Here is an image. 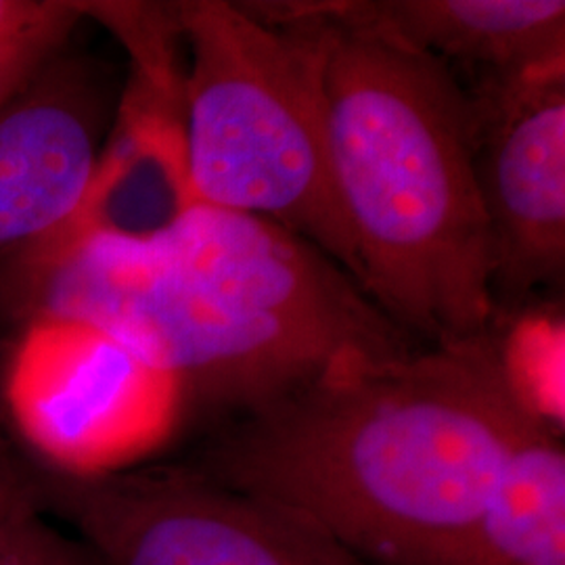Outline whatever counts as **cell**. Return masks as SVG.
<instances>
[{"instance_id":"6da1fadb","label":"cell","mask_w":565,"mask_h":565,"mask_svg":"<svg viewBox=\"0 0 565 565\" xmlns=\"http://www.w3.org/2000/svg\"><path fill=\"white\" fill-rule=\"evenodd\" d=\"M7 281L23 321L93 329L181 406L235 419L422 345L312 243L200 202L145 239L49 235L13 260Z\"/></svg>"},{"instance_id":"7a4b0ae2","label":"cell","mask_w":565,"mask_h":565,"mask_svg":"<svg viewBox=\"0 0 565 565\" xmlns=\"http://www.w3.org/2000/svg\"><path fill=\"white\" fill-rule=\"evenodd\" d=\"M539 404L497 333L354 364L235 419L191 465L369 565H443Z\"/></svg>"},{"instance_id":"3957f363","label":"cell","mask_w":565,"mask_h":565,"mask_svg":"<svg viewBox=\"0 0 565 565\" xmlns=\"http://www.w3.org/2000/svg\"><path fill=\"white\" fill-rule=\"evenodd\" d=\"M252 9L264 21L298 23L315 49L359 285L422 345L494 333L467 86L443 61L338 20L319 2Z\"/></svg>"},{"instance_id":"277c9868","label":"cell","mask_w":565,"mask_h":565,"mask_svg":"<svg viewBox=\"0 0 565 565\" xmlns=\"http://www.w3.org/2000/svg\"><path fill=\"white\" fill-rule=\"evenodd\" d=\"M174 13L189 51L181 132L195 202L282 226L356 279L306 32L243 2H174Z\"/></svg>"},{"instance_id":"5b68a950","label":"cell","mask_w":565,"mask_h":565,"mask_svg":"<svg viewBox=\"0 0 565 565\" xmlns=\"http://www.w3.org/2000/svg\"><path fill=\"white\" fill-rule=\"evenodd\" d=\"M30 478L36 507L105 565H369L287 509L195 467Z\"/></svg>"},{"instance_id":"8992f818","label":"cell","mask_w":565,"mask_h":565,"mask_svg":"<svg viewBox=\"0 0 565 565\" xmlns=\"http://www.w3.org/2000/svg\"><path fill=\"white\" fill-rule=\"evenodd\" d=\"M2 403L46 471L82 478L124 469L181 406L116 343L53 317L23 321L4 364Z\"/></svg>"},{"instance_id":"52a82bcc","label":"cell","mask_w":565,"mask_h":565,"mask_svg":"<svg viewBox=\"0 0 565 565\" xmlns=\"http://www.w3.org/2000/svg\"><path fill=\"white\" fill-rule=\"evenodd\" d=\"M473 163L501 312L565 275V67L467 88Z\"/></svg>"},{"instance_id":"ba28073f","label":"cell","mask_w":565,"mask_h":565,"mask_svg":"<svg viewBox=\"0 0 565 565\" xmlns=\"http://www.w3.org/2000/svg\"><path fill=\"white\" fill-rule=\"evenodd\" d=\"M102 90L60 55L0 107V264L76 216L102 158Z\"/></svg>"},{"instance_id":"9c48e42d","label":"cell","mask_w":565,"mask_h":565,"mask_svg":"<svg viewBox=\"0 0 565 565\" xmlns=\"http://www.w3.org/2000/svg\"><path fill=\"white\" fill-rule=\"evenodd\" d=\"M324 13L380 32L473 76L522 81L565 67L564 0H359Z\"/></svg>"},{"instance_id":"30bf717a","label":"cell","mask_w":565,"mask_h":565,"mask_svg":"<svg viewBox=\"0 0 565 565\" xmlns=\"http://www.w3.org/2000/svg\"><path fill=\"white\" fill-rule=\"evenodd\" d=\"M193 203L182 153L181 107L130 90L81 210L57 233L145 239L177 223Z\"/></svg>"},{"instance_id":"8fae6325","label":"cell","mask_w":565,"mask_h":565,"mask_svg":"<svg viewBox=\"0 0 565 565\" xmlns=\"http://www.w3.org/2000/svg\"><path fill=\"white\" fill-rule=\"evenodd\" d=\"M443 565H565V450L532 415L482 511Z\"/></svg>"},{"instance_id":"7c38bea8","label":"cell","mask_w":565,"mask_h":565,"mask_svg":"<svg viewBox=\"0 0 565 565\" xmlns=\"http://www.w3.org/2000/svg\"><path fill=\"white\" fill-rule=\"evenodd\" d=\"M0 565H105L76 534L46 522L36 505L25 507L0 532Z\"/></svg>"},{"instance_id":"4fadbf2b","label":"cell","mask_w":565,"mask_h":565,"mask_svg":"<svg viewBox=\"0 0 565 565\" xmlns=\"http://www.w3.org/2000/svg\"><path fill=\"white\" fill-rule=\"evenodd\" d=\"M78 21H63L21 41L0 46V107L15 97L49 61L60 55L63 42Z\"/></svg>"},{"instance_id":"5bb4252c","label":"cell","mask_w":565,"mask_h":565,"mask_svg":"<svg viewBox=\"0 0 565 565\" xmlns=\"http://www.w3.org/2000/svg\"><path fill=\"white\" fill-rule=\"evenodd\" d=\"M78 2L65 0H0V46L21 41L49 25L81 21Z\"/></svg>"},{"instance_id":"9a60e30c","label":"cell","mask_w":565,"mask_h":565,"mask_svg":"<svg viewBox=\"0 0 565 565\" xmlns=\"http://www.w3.org/2000/svg\"><path fill=\"white\" fill-rule=\"evenodd\" d=\"M36 505L32 478L21 476L20 469L0 457V532L25 507Z\"/></svg>"}]
</instances>
